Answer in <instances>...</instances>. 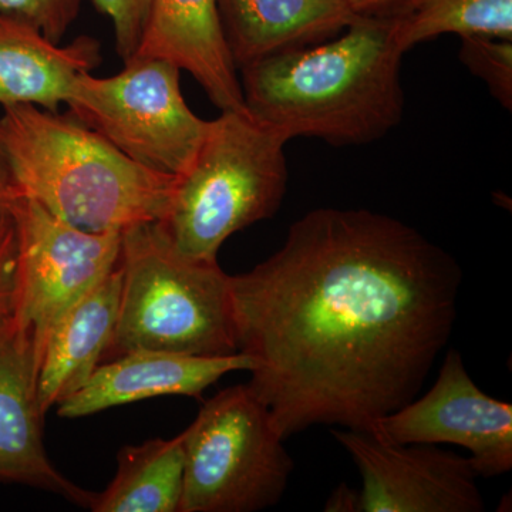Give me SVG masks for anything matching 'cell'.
Returning <instances> with one entry per match:
<instances>
[{
  "label": "cell",
  "mask_w": 512,
  "mask_h": 512,
  "mask_svg": "<svg viewBox=\"0 0 512 512\" xmlns=\"http://www.w3.org/2000/svg\"><path fill=\"white\" fill-rule=\"evenodd\" d=\"M18 234L10 210L0 212V335L16 322L18 312Z\"/></svg>",
  "instance_id": "cell-22"
},
{
  "label": "cell",
  "mask_w": 512,
  "mask_h": 512,
  "mask_svg": "<svg viewBox=\"0 0 512 512\" xmlns=\"http://www.w3.org/2000/svg\"><path fill=\"white\" fill-rule=\"evenodd\" d=\"M463 271L403 221L318 208L229 276L248 386L284 440L318 424L367 433L419 396L457 315Z\"/></svg>",
  "instance_id": "cell-1"
},
{
  "label": "cell",
  "mask_w": 512,
  "mask_h": 512,
  "mask_svg": "<svg viewBox=\"0 0 512 512\" xmlns=\"http://www.w3.org/2000/svg\"><path fill=\"white\" fill-rule=\"evenodd\" d=\"M357 508H359V491L352 490L346 484H340L325 504V511L328 512H357Z\"/></svg>",
  "instance_id": "cell-24"
},
{
  "label": "cell",
  "mask_w": 512,
  "mask_h": 512,
  "mask_svg": "<svg viewBox=\"0 0 512 512\" xmlns=\"http://www.w3.org/2000/svg\"><path fill=\"white\" fill-rule=\"evenodd\" d=\"M100 63L94 37L60 46L26 20L0 15V109L33 104L57 111L69 100L77 76Z\"/></svg>",
  "instance_id": "cell-15"
},
{
  "label": "cell",
  "mask_w": 512,
  "mask_h": 512,
  "mask_svg": "<svg viewBox=\"0 0 512 512\" xmlns=\"http://www.w3.org/2000/svg\"><path fill=\"white\" fill-rule=\"evenodd\" d=\"M244 353L194 356L163 350H136L104 360L79 390L57 404L63 419L92 416L111 407L161 396L198 397L222 376L251 372Z\"/></svg>",
  "instance_id": "cell-12"
},
{
  "label": "cell",
  "mask_w": 512,
  "mask_h": 512,
  "mask_svg": "<svg viewBox=\"0 0 512 512\" xmlns=\"http://www.w3.org/2000/svg\"><path fill=\"white\" fill-rule=\"evenodd\" d=\"M460 60L487 84L504 109H512V40L490 36H461Z\"/></svg>",
  "instance_id": "cell-19"
},
{
  "label": "cell",
  "mask_w": 512,
  "mask_h": 512,
  "mask_svg": "<svg viewBox=\"0 0 512 512\" xmlns=\"http://www.w3.org/2000/svg\"><path fill=\"white\" fill-rule=\"evenodd\" d=\"M286 143L288 138L247 109L224 110L211 120L160 221L178 251L218 261L231 235L274 217L288 187Z\"/></svg>",
  "instance_id": "cell-5"
},
{
  "label": "cell",
  "mask_w": 512,
  "mask_h": 512,
  "mask_svg": "<svg viewBox=\"0 0 512 512\" xmlns=\"http://www.w3.org/2000/svg\"><path fill=\"white\" fill-rule=\"evenodd\" d=\"M178 512H255L284 497L292 457L271 413L247 384L228 387L183 431Z\"/></svg>",
  "instance_id": "cell-6"
},
{
  "label": "cell",
  "mask_w": 512,
  "mask_h": 512,
  "mask_svg": "<svg viewBox=\"0 0 512 512\" xmlns=\"http://www.w3.org/2000/svg\"><path fill=\"white\" fill-rule=\"evenodd\" d=\"M120 266L119 316L104 360L136 350L238 353L229 275L218 261L184 255L158 221L121 232Z\"/></svg>",
  "instance_id": "cell-4"
},
{
  "label": "cell",
  "mask_w": 512,
  "mask_h": 512,
  "mask_svg": "<svg viewBox=\"0 0 512 512\" xmlns=\"http://www.w3.org/2000/svg\"><path fill=\"white\" fill-rule=\"evenodd\" d=\"M342 36L241 67L255 119L288 138L330 146L382 140L403 120V47L396 19L357 16Z\"/></svg>",
  "instance_id": "cell-2"
},
{
  "label": "cell",
  "mask_w": 512,
  "mask_h": 512,
  "mask_svg": "<svg viewBox=\"0 0 512 512\" xmlns=\"http://www.w3.org/2000/svg\"><path fill=\"white\" fill-rule=\"evenodd\" d=\"M447 33L512 40V0H423L413 13L397 20L404 52Z\"/></svg>",
  "instance_id": "cell-18"
},
{
  "label": "cell",
  "mask_w": 512,
  "mask_h": 512,
  "mask_svg": "<svg viewBox=\"0 0 512 512\" xmlns=\"http://www.w3.org/2000/svg\"><path fill=\"white\" fill-rule=\"evenodd\" d=\"M0 141L19 195L84 231L163 221L180 180L131 160L70 114L33 104L0 109Z\"/></svg>",
  "instance_id": "cell-3"
},
{
  "label": "cell",
  "mask_w": 512,
  "mask_h": 512,
  "mask_svg": "<svg viewBox=\"0 0 512 512\" xmlns=\"http://www.w3.org/2000/svg\"><path fill=\"white\" fill-rule=\"evenodd\" d=\"M237 69L338 36L357 18L346 0H217Z\"/></svg>",
  "instance_id": "cell-14"
},
{
  "label": "cell",
  "mask_w": 512,
  "mask_h": 512,
  "mask_svg": "<svg viewBox=\"0 0 512 512\" xmlns=\"http://www.w3.org/2000/svg\"><path fill=\"white\" fill-rule=\"evenodd\" d=\"M113 22L116 52L124 63L136 55L146 30L151 0H92Z\"/></svg>",
  "instance_id": "cell-21"
},
{
  "label": "cell",
  "mask_w": 512,
  "mask_h": 512,
  "mask_svg": "<svg viewBox=\"0 0 512 512\" xmlns=\"http://www.w3.org/2000/svg\"><path fill=\"white\" fill-rule=\"evenodd\" d=\"M181 69L158 57H131L111 77L80 73L69 114L131 160L183 177L197 157L210 121L192 113L180 87Z\"/></svg>",
  "instance_id": "cell-7"
},
{
  "label": "cell",
  "mask_w": 512,
  "mask_h": 512,
  "mask_svg": "<svg viewBox=\"0 0 512 512\" xmlns=\"http://www.w3.org/2000/svg\"><path fill=\"white\" fill-rule=\"evenodd\" d=\"M359 468L357 512H483L477 473L467 457L437 444L384 443L355 430H332Z\"/></svg>",
  "instance_id": "cell-10"
},
{
  "label": "cell",
  "mask_w": 512,
  "mask_h": 512,
  "mask_svg": "<svg viewBox=\"0 0 512 512\" xmlns=\"http://www.w3.org/2000/svg\"><path fill=\"white\" fill-rule=\"evenodd\" d=\"M120 293L119 264L50 333L37 366L36 394L43 416L79 390L103 363L116 329Z\"/></svg>",
  "instance_id": "cell-16"
},
{
  "label": "cell",
  "mask_w": 512,
  "mask_h": 512,
  "mask_svg": "<svg viewBox=\"0 0 512 512\" xmlns=\"http://www.w3.org/2000/svg\"><path fill=\"white\" fill-rule=\"evenodd\" d=\"M177 64L221 111L245 110L238 69L222 33L217 0H151L136 55Z\"/></svg>",
  "instance_id": "cell-13"
},
{
  "label": "cell",
  "mask_w": 512,
  "mask_h": 512,
  "mask_svg": "<svg viewBox=\"0 0 512 512\" xmlns=\"http://www.w3.org/2000/svg\"><path fill=\"white\" fill-rule=\"evenodd\" d=\"M183 433L121 448L117 473L96 494L94 512H178L184 483Z\"/></svg>",
  "instance_id": "cell-17"
},
{
  "label": "cell",
  "mask_w": 512,
  "mask_h": 512,
  "mask_svg": "<svg viewBox=\"0 0 512 512\" xmlns=\"http://www.w3.org/2000/svg\"><path fill=\"white\" fill-rule=\"evenodd\" d=\"M367 434L384 443L464 447L478 477L503 476L512 468V406L474 383L456 349L448 350L429 392L373 421Z\"/></svg>",
  "instance_id": "cell-9"
},
{
  "label": "cell",
  "mask_w": 512,
  "mask_h": 512,
  "mask_svg": "<svg viewBox=\"0 0 512 512\" xmlns=\"http://www.w3.org/2000/svg\"><path fill=\"white\" fill-rule=\"evenodd\" d=\"M18 195L19 192L16 190L15 183H13L8 160H6L2 141H0V212L9 210L10 202L15 200Z\"/></svg>",
  "instance_id": "cell-25"
},
{
  "label": "cell",
  "mask_w": 512,
  "mask_h": 512,
  "mask_svg": "<svg viewBox=\"0 0 512 512\" xmlns=\"http://www.w3.org/2000/svg\"><path fill=\"white\" fill-rule=\"evenodd\" d=\"M362 18L403 19L419 8L423 0H346Z\"/></svg>",
  "instance_id": "cell-23"
},
{
  "label": "cell",
  "mask_w": 512,
  "mask_h": 512,
  "mask_svg": "<svg viewBox=\"0 0 512 512\" xmlns=\"http://www.w3.org/2000/svg\"><path fill=\"white\" fill-rule=\"evenodd\" d=\"M82 0H0V15L15 16L60 43L80 13Z\"/></svg>",
  "instance_id": "cell-20"
},
{
  "label": "cell",
  "mask_w": 512,
  "mask_h": 512,
  "mask_svg": "<svg viewBox=\"0 0 512 512\" xmlns=\"http://www.w3.org/2000/svg\"><path fill=\"white\" fill-rule=\"evenodd\" d=\"M36 380L35 346L15 322L0 335V483L29 485L90 508L96 493L67 480L47 456Z\"/></svg>",
  "instance_id": "cell-11"
},
{
  "label": "cell",
  "mask_w": 512,
  "mask_h": 512,
  "mask_svg": "<svg viewBox=\"0 0 512 512\" xmlns=\"http://www.w3.org/2000/svg\"><path fill=\"white\" fill-rule=\"evenodd\" d=\"M9 210L18 234L16 325L32 338L39 366L64 313L119 266L121 232L73 227L25 195Z\"/></svg>",
  "instance_id": "cell-8"
}]
</instances>
